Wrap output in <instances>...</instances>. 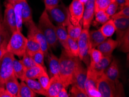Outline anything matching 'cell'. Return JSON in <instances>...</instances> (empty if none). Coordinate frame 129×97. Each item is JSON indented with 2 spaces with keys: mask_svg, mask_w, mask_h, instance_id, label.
<instances>
[{
  "mask_svg": "<svg viewBox=\"0 0 129 97\" xmlns=\"http://www.w3.org/2000/svg\"><path fill=\"white\" fill-rule=\"evenodd\" d=\"M81 61L78 56H74L63 49L59 58V76L63 86L67 88L71 84L72 76L78 62Z\"/></svg>",
  "mask_w": 129,
  "mask_h": 97,
  "instance_id": "obj_1",
  "label": "cell"
},
{
  "mask_svg": "<svg viewBox=\"0 0 129 97\" xmlns=\"http://www.w3.org/2000/svg\"><path fill=\"white\" fill-rule=\"evenodd\" d=\"M37 27L45 37L49 47L55 48L58 41L56 35V26L53 24L50 20L46 9L44 10L41 15Z\"/></svg>",
  "mask_w": 129,
  "mask_h": 97,
  "instance_id": "obj_2",
  "label": "cell"
},
{
  "mask_svg": "<svg viewBox=\"0 0 129 97\" xmlns=\"http://www.w3.org/2000/svg\"><path fill=\"white\" fill-rule=\"evenodd\" d=\"M27 38L21 31L16 30L12 33L7 45L8 52L21 58L26 52Z\"/></svg>",
  "mask_w": 129,
  "mask_h": 97,
  "instance_id": "obj_3",
  "label": "cell"
},
{
  "mask_svg": "<svg viewBox=\"0 0 129 97\" xmlns=\"http://www.w3.org/2000/svg\"><path fill=\"white\" fill-rule=\"evenodd\" d=\"M97 88L101 97L123 96L122 93L117 88L115 83L107 77L104 73L99 77Z\"/></svg>",
  "mask_w": 129,
  "mask_h": 97,
  "instance_id": "obj_4",
  "label": "cell"
},
{
  "mask_svg": "<svg viewBox=\"0 0 129 97\" xmlns=\"http://www.w3.org/2000/svg\"><path fill=\"white\" fill-rule=\"evenodd\" d=\"M14 58V55L8 51L0 60V88H5L6 80L13 73V63Z\"/></svg>",
  "mask_w": 129,
  "mask_h": 97,
  "instance_id": "obj_5",
  "label": "cell"
},
{
  "mask_svg": "<svg viewBox=\"0 0 129 97\" xmlns=\"http://www.w3.org/2000/svg\"><path fill=\"white\" fill-rule=\"evenodd\" d=\"M26 25L28 27V38H34L38 41L41 45V49L44 52L45 56L47 57L49 54V50L50 47L45 37L39 30L33 20L31 21Z\"/></svg>",
  "mask_w": 129,
  "mask_h": 97,
  "instance_id": "obj_6",
  "label": "cell"
},
{
  "mask_svg": "<svg viewBox=\"0 0 129 97\" xmlns=\"http://www.w3.org/2000/svg\"><path fill=\"white\" fill-rule=\"evenodd\" d=\"M47 12H48V13L57 23V26H63L66 27L70 22L68 9L63 4H58Z\"/></svg>",
  "mask_w": 129,
  "mask_h": 97,
  "instance_id": "obj_7",
  "label": "cell"
},
{
  "mask_svg": "<svg viewBox=\"0 0 129 97\" xmlns=\"http://www.w3.org/2000/svg\"><path fill=\"white\" fill-rule=\"evenodd\" d=\"M77 43L79 47V55L78 58L81 61H83L88 66L89 63V50L91 48L89 41V30L83 29L82 30L81 34L77 40Z\"/></svg>",
  "mask_w": 129,
  "mask_h": 97,
  "instance_id": "obj_8",
  "label": "cell"
},
{
  "mask_svg": "<svg viewBox=\"0 0 129 97\" xmlns=\"http://www.w3.org/2000/svg\"><path fill=\"white\" fill-rule=\"evenodd\" d=\"M84 4L81 0H72L68 8L70 21L72 25L77 26L81 24L84 12Z\"/></svg>",
  "mask_w": 129,
  "mask_h": 97,
  "instance_id": "obj_9",
  "label": "cell"
},
{
  "mask_svg": "<svg viewBox=\"0 0 129 97\" xmlns=\"http://www.w3.org/2000/svg\"><path fill=\"white\" fill-rule=\"evenodd\" d=\"M81 61L78 62L72 76L71 80L72 86H75L86 92L85 84L87 76V69L81 63Z\"/></svg>",
  "mask_w": 129,
  "mask_h": 97,
  "instance_id": "obj_10",
  "label": "cell"
},
{
  "mask_svg": "<svg viewBox=\"0 0 129 97\" xmlns=\"http://www.w3.org/2000/svg\"><path fill=\"white\" fill-rule=\"evenodd\" d=\"M2 22L4 26L8 30L10 31L11 33H12L17 30L14 8L11 4L9 3L5 4L4 16V20Z\"/></svg>",
  "mask_w": 129,
  "mask_h": 97,
  "instance_id": "obj_11",
  "label": "cell"
},
{
  "mask_svg": "<svg viewBox=\"0 0 129 97\" xmlns=\"http://www.w3.org/2000/svg\"><path fill=\"white\" fill-rule=\"evenodd\" d=\"M104 73L107 77L115 83L116 87L119 91L121 93H123L122 84L119 82V69L118 63L116 59H114L112 62H111L108 66V69H107L105 72H104Z\"/></svg>",
  "mask_w": 129,
  "mask_h": 97,
  "instance_id": "obj_12",
  "label": "cell"
},
{
  "mask_svg": "<svg viewBox=\"0 0 129 97\" xmlns=\"http://www.w3.org/2000/svg\"><path fill=\"white\" fill-rule=\"evenodd\" d=\"M95 0H88L84 4V12L82 19L83 29L89 30L94 16Z\"/></svg>",
  "mask_w": 129,
  "mask_h": 97,
  "instance_id": "obj_13",
  "label": "cell"
},
{
  "mask_svg": "<svg viewBox=\"0 0 129 97\" xmlns=\"http://www.w3.org/2000/svg\"><path fill=\"white\" fill-rule=\"evenodd\" d=\"M116 27L117 41L123 37V35L129 31V17H119L113 19Z\"/></svg>",
  "mask_w": 129,
  "mask_h": 97,
  "instance_id": "obj_14",
  "label": "cell"
},
{
  "mask_svg": "<svg viewBox=\"0 0 129 97\" xmlns=\"http://www.w3.org/2000/svg\"><path fill=\"white\" fill-rule=\"evenodd\" d=\"M64 87L59 76H54L50 79L49 87L47 90V96L57 97L59 92Z\"/></svg>",
  "mask_w": 129,
  "mask_h": 97,
  "instance_id": "obj_15",
  "label": "cell"
},
{
  "mask_svg": "<svg viewBox=\"0 0 129 97\" xmlns=\"http://www.w3.org/2000/svg\"><path fill=\"white\" fill-rule=\"evenodd\" d=\"M118 46V42L112 38L105 40L97 46V49L102 53L103 56H111L114 49Z\"/></svg>",
  "mask_w": 129,
  "mask_h": 97,
  "instance_id": "obj_16",
  "label": "cell"
},
{
  "mask_svg": "<svg viewBox=\"0 0 129 97\" xmlns=\"http://www.w3.org/2000/svg\"><path fill=\"white\" fill-rule=\"evenodd\" d=\"M101 76H100L91 66H87V76L85 84L86 91L89 88H97V82Z\"/></svg>",
  "mask_w": 129,
  "mask_h": 97,
  "instance_id": "obj_17",
  "label": "cell"
},
{
  "mask_svg": "<svg viewBox=\"0 0 129 97\" xmlns=\"http://www.w3.org/2000/svg\"><path fill=\"white\" fill-rule=\"evenodd\" d=\"M19 84L17 79L14 73L8 78L5 81V87L9 92L12 95L13 97H17L19 89Z\"/></svg>",
  "mask_w": 129,
  "mask_h": 97,
  "instance_id": "obj_18",
  "label": "cell"
},
{
  "mask_svg": "<svg viewBox=\"0 0 129 97\" xmlns=\"http://www.w3.org/2000/svg\"><path fill=\"white\" fill-rule=\"evenodd\" d=\"M49 68L50 77L54 76H58L60 71L59 59L51 52L48 55Z\"/></svg>",
  "mask_w": 129,
  "mask_h": 97,
  "instance_id": "obj_19",
  "label": "cell"
},
{
  "mask_svg": "<svg viewBox=\"0 0 129 97\" xmlns=\"http://www.w3.org/2000/svg\"><path fill=\"white\" fill-rule=\"evenodd\" d=\"M99 30H92L89 32V41L91 48H95L107 40Z\"/></svg>",
  "mask_w": 129,
  "mask_h": 97,
  "instance_id": "obj_20",
  "label": "cell"
},
{
  "mask_svg": "<svg viewBox=\"0 0 129 97\" xmlns=\"http://www.w3.org/2000/svg\"><path fill=\"white\" fill-rule=\"evenodd\" d=\"M26 68L23 65L21 60H17L15 58L13 59V73L17 79H19L21 81L26 80Z\"/></svg>",
  "mask_w": 129,
  "mask_h": 97,
  "instance_id": "obj_21",
  "label": "cell"
},
{
  "mask_svg": "<svg viewBox=\"0 0 129 97\" xmlns=\"http://www.w3.org/2000/svg\"><path fill=\"white\" fill-rule=\"evenodd\" d=\"M56 35H57L58 41L60 43V44H61L64 49L68 53H69V49H68L67 44V38L68 35L66 27L63 26H56Z\"/></svg>",
  "mask_w": 129,
  "mask_h": 97,
  "instance_id": "obj_22",
  "label": "cell"
},
{
  "mask_svg": "<svg viewBox=\"0 0 129 97\" xmlns=\"http://www.w3.org/2000/svg\"><path fill=\"white\" fill-rule=\"evenodd\" d=\"M112 61V55L111 56H104L101 60L98 63L95 65H89L91 66L95 72L101 76L103 73H104L105 70L108 68Z\"/></svg>",
  "mask_w": 129,
  "mask_h": 97,
  "instance_id": "obj_23",
  "label": "cell"
},
{
  "mask_svg": "<svg viewBox=\"0 0 129 97\" xmlns=\"http://www.w3.org/2000/svg\"><path fill=\"white\" fill-rule=\"evenodd\" d=\"M20 3L21 4L23 23L26 25L33 20L32 11L27 0H21Z\"/></svg>",
  "mask_w": 129,
  "mask_h": 97,
  "instance_id": "obj_24",
  "label": "cell"
},
{
  "mask_svg": "<svg viewBox=\"0 0 129 97\" xmlns=\"http://www.w3.org/2000/svg\"><path fill=\"white\" fill-rule=\"evenodd\" d=\"M24 82L27 86L36 94L47 96V90L42 87L41 84H40L38 81H37L35 79H26Z\"/></svg>",
  "mask_w": 129,
  "mask_h": 97,
  "instance_id": "obj_25",
  "label": "cell"
},
{
  "mask_svg": "<svg viewBox=\"0 0 129 97\" xmlns=\"http://www.w3.org/2000/svg\"><path fill=\"white\" fill-rule=\"evenodd\" d=\"M44 70H46L45 68L40 65L37 64L36 66L32 68L26 69V79H36L42 74Z\"/></svg>",
  "mask_w": 129,
  "mask_h": 97,
  "instance_id": "obj_26",
  "label": "cell"
},
{
  "mask_svg": "<svg viewBox=\"0 0 129 97\" xmlns=\"http://www.w3.org/2000/svg\"><path fill=\"white\" fill-rule=\"evenodd\" d=\"M100 30L107 38L112 36L116 31V27L113 19H109L107 22L104 23L103 26L100 29Z\"/></svg>",
  "mask_w": 129,
  "mask_h": 97,
  "instance_id": "obj_27",
  "label": "cell"
},
{
  "mask_svg": "<svg viewBox=\"0 0 129 97\" xmlns=\"http://www.w3.org/2000/svg\"><path fill=\"white\" fill-rule=\"evenodd\" d=\"M36 93L34 92L27 86L24 81H21L19 85V91L17 97H36Z\"/></svg>",
  "mask_w": 129,
  "mask_h": 97,
  "instance_id": "obj_28",
  "label": "cell"
},
{
  "mask_svg": "<svg viewBox=\"0 0 129 97\" xmlns=\"http://www.w3.org/2000/svg\"><path fill=\"white\" fill-rule=\"evenodd\" d=\"M12 5L13 6V8H14L16 21L17 30L21 31V30H22L23 21L22 13H21V4L20 3V1H19L17 3H16Z\"/></svg>",
  "mask_w": 129,
  "mask_h": 97,
  "instance_id": "obj_29",
  "label": "cell"
},
{
  "mask_svg": "<svg viewBox=\"0 0 129 97\" xmlns=\"http://www.w3.org/2000/svg\"><path fill=\"white\" fill-rule=\"evenodd\" d=\"M41 49V45L38 41L34 38H27L26 52L31 56Z\"/></svg>",
  "mask_w": 129,
  "mask_h": 97,
  "instance_id": "obj_30",
  "label": "cell"
},
{
  "mask_svg": "<svg viewBox=\"0 0 129 97\" xmlns=\"http://www.w3.org/2000/svg\"><path fill=\"white\" fill-rule=\"evenodd\" d=\"M67 26V33L68 36H70L71 38H73L75 40H77L81 34L82 31V26L81 24H79L77 26H74L72 25V23L69 22Z\"/></svg>",
  "mask_w": 129,
  "mask_h": 97,
  "instance_id": "obj_31",
  "label": "cell"
},
{
  "mask_svg": "<svg viewBox=\"0 0 129 97\" xmlns=\"http://www.w3.org/2000/svg\"><path fill=\"white\" fill-rule=\"evenodd\" d=\"M89 55L90 58V62L89 65H95L98 63L104 56L100 51L95 48H91L89 50Z\"/></svg>",
  "mask_w": 129,
  "mask_h": 97,
  "instance_id": "obj_32",
  "label": "cell"
},
{
  "mask_svg": "<svg viewBox=\"0 0 129 97\" xmlns=\"http://www.w3.org/2000/svg\"><path fill=\"white\" fill-rule=\"evenodd\" d=\"M67 44L69 53L74 56H78L79 55V47L77 40H75L70 36H68Z\"/></svg>",
  "mask_w": 129,
  "mask_h": 97,
  "instance_id": "obj_33",
  "label": "cell"
},
{
  "mask_svg": "<svg viewBox=\"0 0 129 97\" xmlns=\"http://www.w3.org/2000/svg\"><path fill=\"white\" fill-rule=\"evenodd\" d=\"M120 51L123 52H128L129 51V31L118 41V46Z\"/></svg>",
  "mask_w": 129,
  "mask_h": 97,
  "instance_id": "obj_34",
  "label": "cell"
},
{
  "mask_svg": "<svg viewBox=\"0 0 129 97\" xmlns=\"http://www.w3.org/2000/svg\"><path fill=\"white\" fill-rule=\"evenodd\" d=\"M95 17V22L99 24H104L109 19V15L107 14L105 11H98L94 13Z\"/></svg>",
  "mask_w": 129,
  "mask_h": 97,
  "instance_id": "obj_35",
  "label": "cell"
},
{
  "mask_svg": "<svg viewBox=\"0 0 129 97\" xmlns=\"http://www.w3.org/2000/svg\"><path fill=\"white\" fill-rule=\"evenodd\" d=\"M112 0H95L94 13L98 11H105Z\"/></svg>",
  "mask_w": 129,
  "mask_h": 97,
  "instance_id": "obj_36",
  "label": "cell"
},
{
  "mask_svg": "<svg viewBox=\"0 0 129 97\" xmlns=\"http://www.w3.org/2000/svg\"><path fill=\"white\" fill-rule=\"evenodd\" d=\"M23 59H21V61L23 65L25 66L27 69L30 68H32V67L36 66L37 63L35 62V61L33 60L31 56L30 55L28 54L27 52H25L23 55Z\"/></svg>",
  "mask_w": 129,
  "mask_h": 97,
  "instance_id": "obj_37",
  "label": "cell"
},
{
  "mask_svg": "<svg viewBox=\"0 0 129 97\" xmlns=\"http://www.w3.org/2000/svg\"><path fill=\"white\" fill-rule=\"evenodd\" d=\"M38 79V82L41 84L42 87L46 90H48L50 83V78L46 72V70H44Z\"/></svg>",
  "mask_w": 129,
  "mask_h": 97,
  "instance_id": "obj_38",
  "label": "cell"
},
{
  "mask_svg": "<svg viewBox=\"0 0 129 97\" xmlns=\"http://www.w3.org/2000/svg\"><path fill=\"white\" fill-rule=\"evenodd\" d=\"M44 52H43L41 49L37 51V52L34 53L33 55H31V57H32L33 60L35 61V62L37 64L40 65L43 67H44V68H45L44 65Z\"/></svg>",
  "mask_w": 129,
  "mask_h": 97,
  "instance_id": "obj_39",
  "label": "cell"
},
{
  "mask_svg": "<svg viewBox=\"0 0 129 97\" xmlns=\"http://www.w3.org/2000/svg\"><path fill=\"white\" fill-rule=\"evenodd\" d=\"M118 4L115 0H112L110 4L108 5L107 8L105 9V12L107 13V14L109 15V16H112L114 15L118 8Z\"/></svg>",
  "mask_w": 129,
  "mask_h": 97,
  "instance_id": "obj_40",
  "label": "cell"
},
{
  "mask_svg": "<svg viewBox=\"0 0 129 97\" xmlns=\"http://www.w3.org/2000/svg\"><path fill=\"white\" fill-rule=\"evenodd\" d=\"M71 96L74 97H88L86 92H83L81 89L75 86H72L71 89Z\"/></svg>",
  "mask_w": 129,
  "mask_h": 97,
  "instance_id": "obj_41",
  "label": "cell"
},
{
  "mask_svg": "<svg viewBox=\"0 0 129 97\" xmlns=\"http://www.w3.org/2000/svg\"><path fill=\"white\" fill-rule=\"evenodd\" d=\"M129 17V7L128 5H126L121 8V10L118 13H115L112 16V19H114L116 17Z\"/></svg>",
  "mask_w": 129,
  "mask_h": 97,
  "instance_id": "obj_42",
  "label": "cell"
},
{
  "mask_svg": "<svg viewBox=\"0 0 129 97\" xmlns=\"http://www.w3.org/2000/svg\"><path fill=\"white\" fill-rule=\"evenodd\" d=\"M2 21H0V45L4 41V40L9 37V34L8 33V30L4 26L2 22Z\"/></svg>",
  "mask_w": 129,
  "mask_h": 97,
  "instance_id": "obj_43",
  "label": "cell"
},
{
  "mask_svg": "<svg viewBox=\"0 0 129 97\" xmlns=\"http://www.w3.org/2000/svg\"><path fill=\"white\" fill-rule=\"evenodd\" d=\"M9 38H9V37L6 38L4 41L2 43V44L0 45V60L4 56V55L8 52L7 45Z\"/></svg>",
  "mask_w": 129,
  "mask_h": 97,
  "instance_id": "obj_44",
  "label": "cell"
},
{
  "mask_svg": "<svg viewBox=\"0 0 129 97\" xmlns=\"http://www.w3.org/2000/svg\"><path fill=\"white\" fill-rule=\"evenodd\" d=\"M46 11L52 9L59 4V0H44Z\"/></svg>",
  "mask_w": 129,
  "mask_h": 97,
  "instance_id": "obj_45",
  "label": "cell"
},
{
  "mask_svg": "<svg viewBox=\"0 0 129 97\" xmlns=\"http://www.w3.org/2000/svg\"><path fill=\"white\" fill-rule=\"evenodd\" d=\"M88 97H101L100 93L97 88H90L86 90Z\"/></svg>",
  "mask_w": 129,
  "mask_h": 97,
  "instance_id": "obj_46",
  "label": "cell"
},
{
  "mask_svg": "<svg viewBox=\"0 0 129 97\" xmlns=\"http://www.w3.org/2000/svg\"><path fill=\"white\" fill-rule=\"evenodd\" d=\"M0 97H13L10 92L6 90L5 88H0Z\"/></svg>",
  "mask_w": 129,
  "mask_h": 97,
  "instance_id": "obj_47",
  "label": "cell"
},
{
  "mask_svg": "<svg viewBox=\"0 0 129 97\" xmlns=\"http://www.w3.org/2000/svg\"><path fill=\"white\" fill-rule=\"evenodd\" d=\"M70 96V95L68 94L67 90H66V88L63 87L61 91L59 92L58 94L57 97H68Z\"/></svg>",
  "mask_w": 129,
  "mask_h": 97,
  "instance_id": "obj_48",
  "label": "cell"
},
{
  "mask_svg": "<svg viewBox=\"0 0 129 97\" xmlns=\"http://www.w3.org/2000/svg\"><path fill=\"white\" fill-rule=\"evenodd\" d=\"M118 4V6H120L121 8L126 5H128L129 4L126 2V0H115Z\"/></svg>",
  "mask_w": 129,
  "mask_h": 97,
  "instance_id": "obj_49",
  "label": "cell"
},
{
  "mask_svg": "<svg viewBox=\"0 0 129 97\" xmlns=\"http://www.w3.org/2000/svg\"><path fill=\"white\" fill-rule=\"evenodd\" d=\"M7 1H8V3H10L11 4H15L16 3L20 1L21 0H7Z\"/></svg>",
  "mask_w": 129,
  "mask_h": 97,
  "instance_id": "obj_50",
  "label": "cell"
},
{
  "mask_svg": "<svg viewBox=\"0 0 129 97\" xmlns=\"http://www.w3.org/2000/svg\"><path fill=\"white\" fill-rule=\"evenodd\" d=\"M81 1L82 2V3H83V4H85V3H86V2L88 1V0H81Z\"/></svg>",
  "mask_w": 129,
  "mask_h": 97,
  "instance_id": "obj_51",
  "label": "cell"
},
{
  "mask_svg": "<svg viewBox=\"0 0 129 97\" xmlns=\"http://www.w3.org/2000/svg\"><path fill=\"white\" fill-rule=\"evenodd\" d=\"M0 21H2V20H1V12H0Z\"/></svg>",
  "mask_w": 129,
  "mask_h": 97,
  "instance_id": "obj_52",
  "label": "cell"
},
{
  "mask_svg": "<svg viewBox=\"0 0 129 97\" xmlns=\"http://www.w3.org/2000/svg\"><path fill=\"white\" fill-rule=\"evenodd\" d=\"M126 1L127 3H129V0H126Z\"/></svg>",
  "mask_w": 129,
  "mask_h": 97,
  "instance_id": "obj_53",
  "label": "cell"
}]
</instances>
